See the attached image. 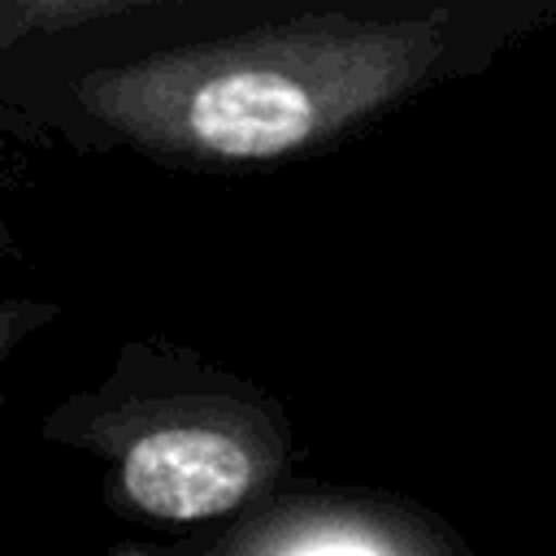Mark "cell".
Wrapping results in <instances>:
<instances>
[{
  "mask_svg": "<svg viewBox=\"0 0 556 556\" xmlns=\"http://www.w3.org/2000/svg\"><path fill=\"white\" fill-rule=\"evenodd\" d=\"M439 52L443 17H304L143 70L135 113L191 152L269 161L391 104L430 74Z\"/></svg>",
  "mask_w": 556,
  "mask_h": 556,
  "instance_id": "obj_1",
  "label": "cell"
},
{
  "mask_svg": "<svg viewBox=\"0 0 556 556\" xmlns=\"http://www.w3.org/2000/svg\"><path fill=\"white\" fill-rule=\"evenodd\" d=\"M274 465V443L230 421H169L122 456L126 500L161 521H208L239 508Z\"/></svg>",
  "mask_w": 556,
  "mask_h": 556,
  "instance_id": "obj_2",
  "label": "cell"
}]
</instances>
